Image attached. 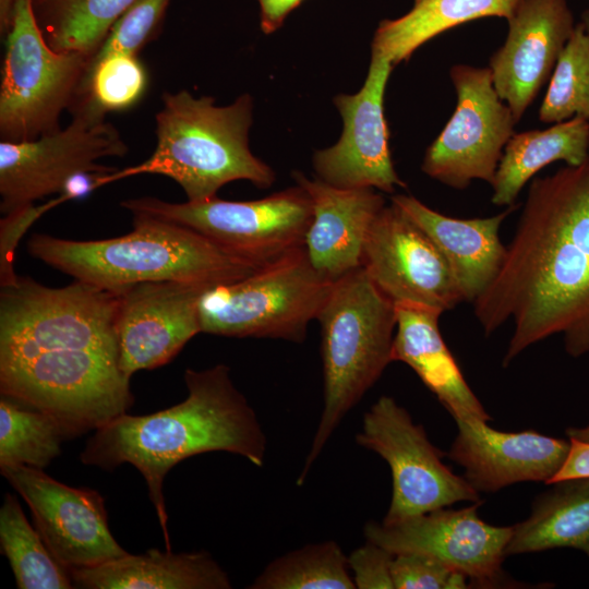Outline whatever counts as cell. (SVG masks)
<instances>
[{"label":"cell","mask_w":589,"mask_h":589,"mask_svg":"<svg viewBox=\"0 0 589 589\" xmlns=\"http://www.w3.org/2000/svg\"><path fill=\"white\" fill-rule=\"evenodd\" d=\"M118 301L117 290L76 279L2 286L1 394L56 417L72 437L125 413L134 398L118 362Z\"/></svg>","instance_id":"obj_1"},{"label":"cell","mask_w":589,"mask_h":589,"mask_svg":"<svg viewBox=\"0 0 589 589\" xmlns=\"http://www.w3.org/2000/svg\"><path fill=\"white\" fill-rule=\"evenodd\" d=\"M472 304L486 335L514 322L504 366L555 334L572 357L589 352V158L532 180L503 264Z\"/></svg>","instance_id":"obj_2"},{"label":"cell","mask_w":589,"mask_h":589,"mask_svg":"<svg viewBox=\"0 0 589 589\" xmlns=\"http://www.w3.org/2000/svg\"><path fill=\"white\" fill-rule=\"evenodd\" d=\"M187 398L145 416H118L86 442L84 465L111 471L128 462L144 477L149 498L170 550L163 484L181 460L207 453L228 452L261 467L267 438L244 395L236 387L226 364L205 370L187 369Z\"/></svg>","instance_id":"obj_3"},{"label":"cell","mask_w":589,"mask_h":589,"mask_svg":"<svg viewBox=\"0 0 589 589\" xmlns=\"http://www.w3.org/2000/svg\"><path fill=\"white\" fill-rule=\"evenodd\" d=\"M133 230L101 240H69L35 233L28 253L74 279L118 290L145 281H178L213 288L242 279L261 265L200 232L145 214H132Z\"/></svg>","instance_id":"obj_4"},{"label":"cell","mask_w":589,"mask_h":589,"mask_svg":"<svg viewBox=\"0 0 589 589\" xmlns=\"http://www.w3.org/2000/svg\"><path fill=\"white\" fill-rule=\"evenodd\" d=\"M253 100L249 94L227 106L187 91L165 93L156 115L157 145L144 161L99 179V187L139 175H163L177 182L188 201L217 195L225 184L247 180L266 189L274 170L249 146Z\"/></svg>","instance_id":"obj_5"},{"label":"cell","mask_w":589,"mask_h":589,"mask_svg":"<svg viewBox=\"0 0 589 589\" xmlns=\"http://www.w3.org/2000/svg\"><path fill=\"white\" fill-rule=\"evenodd\" d=\"M316 321L321 327L324 406L297 478L299 486L342 419L393 362L396 310L359 267L334 283Z\"/></svg>","instance_id":"obj_6"},{"label":"cell","mask_w":589,"mask_h":589,"mask_svg":"<svg viewBox=\"0 0 589 589\" xmlns=\"http://www.w3.org/2000/svg\"><path fill=\"white\" fill-rule=\"evenodd\" d=\"M333 285L313 267L304 247L292 250L242 279L205 290L201 332L302 342Z\"/></svg>","instance_id":"obj_7"},{"label":"cell","mask_w":589,"mask_h":589,"mask_svg":"<svg viewBox=\"0 0 589 589\" xmlns=\"http://www.w3.org/2000/svg\"><path fill=\"white\" fill-rule=\"evenodd\" d=\"M92 58L57 51L46 41L32 0H14L0 86V137L26 142L60 129V116L81 98Z\"/></svg>","instance_id":"obj_8"},{"label":"cell","mask_w":589,"mask_h":589,"mask_svg":"<svg viewBox=\"0 0 589 589\" xmlns=\"http://www.w3.org/2000/svg\"><path fill=\"white\" fill-rule=\"evenodd\" d=\"M131 214H145L191 228L251 262L263 265L304 247L313 217L306 191L297 184L254 201L170 203L143 196L121 202Z\"/></svg>","instance_id":"obj_9"},{"label":"cell","mask_w":589,"mask_h":589,"mask_svg":"<svg viewBox=\"0 0 589 589\" xmlns=\"http://www.w3.org/2000/svg\"><path fill=\"white\" fill-rule=\"evenodd\" d=\"M64 129L26 142H0V209L8 214L44 196L60 194L67 180L82 171L113 172L98 163L123 157L128 145L105 112L79 101Z\"/></svg>","instance_id":"obj_10"},{"label":"cell","mask_w":589,"mask_h":589,"mask_svg":"<svg viewBox=\"0 0 589 589\" xmlns=\"http://www.w3.org/2000/svg\"><path fill=\"white\" fill-rule=\"evenodd\" d=\"M358 445L378 454L389 466L393 493L383 524L393 525L454 503H479V493L443 461L444 454L422 425L389 396H381L364 413Z\"/></svg>","instance_id":"obj_11"},{"label":"cell","mask_w":589,"mask_h":589,"mask_svg":"<svg viewBox=\"0 0 589 589\" xmlns=\"http://www.w3.org/2000/svg\"><path fill=\"white\" fill-rule=\"evenodd\" d=\"M449 75L457 106L428 147L421 169L457 190L466 189L473 180L492 184L517 121L496 93L489 67L456 64Z\"/></svg>","instance_id":"obj_12"},{"label":"cell","mask_w":589,"mask_h":589,"mask_svg":"<svg viewBox=\"0 0 589 589\" xmlns=\"http://www.w3.org/2000/svg\"><path fill=\"white\" fill-rule=\"evenodd\" d=\"M0 469L27 503L48 550L69 573L128 554L111 534L97 491L69 486L26 465Z\"/></svg>","instance_id":"obj_13"},{"label":"cell","mask_w":589,"mask_h":589,"mask_svg":"<svg viewBox=\"0 0 589 589\" xmlns=\"http://www.w3.org/2000/svg\"><path fill=\"white\" fill-rule=\"evenodd\" d=\"M480 502L460 509L437 508L393 525L369 521L366 541L393 554L419 553L462 573L480 587L504 580L502 562L513 526L496 527L478 515Z\"/></svg>","instance_id":"obj_14"},{"label":"cell","mask_w":589,"mask_h":589,"mask_svg":"<svg viewBox=\"0 0 589 589\" xmlns=\"http://www.w3.org/2000/svg\"><path fill=\"white\" fill-rule=\"evenodd\" d=\"M361 267L394 304L417 303L446 312L462 302L436 244L393 203L370 227Z\"/></svg>","instance_id":"obj_15"},{"label":"cell","mask_w":589,"mask_h":589,"mask_svg":"<svg viewBox=\"0 0 589 589\" xmlns=\"http://www.w3.org/2000/svg\"><path fill=\"white\" fill-rule=\"evenodd\" d=\"M393 67L388 59L372 52L360 91L334 98L344 130L336 144L313 156L320 180L338 188H371L386 193L406 187L394 168L384 115L385 88Z\"/></svg>","instance_id":"obj_16"},{"label":"cell","mask_w":589,"mask_h":589,"mask_svg":"<svg viewBox=\"0 0 589 589\" xmlns=\"http://www.w3.org/2000/svg\"><path fill=\"white\" fill-rule=\"evenodd\" d=\"M208 288L178 281H145L118 289V362L129 378L170 362L201 333L199 304Z\"/></svg>","instance_id":"obj_17"},{"label":"cell","mask_w":589,"mask_h":589,"mask_svg":"<svg viewBox=\"0 0 589 589\" xmlns=\"http://www.w3.org/2000/svg\"><path fill=\"white\" fill-rule=\"evenodd\" d=\"M490 59L493 86L518 122L550 80L575 21L567 0H522Z\"/></svg>","instance_id":"obj_18"},{"label":"cell","mask_w":589,"mask_h":589,"mask_svg":"<svg viewBox=\"0 0 589 589\" xmlns=\"http://www.w3.org/2000/svg\"><path fill=\"white\" fill-rule=\"evenodd\" d=\"M480 419L457 420L458 434L447 456L465 469L478 492H495L513 483L546 484L565 462L570 441L528 430L501 432Z\"/></svg>","instance_id":"obj_19"},{"label":"cell","mask_w":589,"mask_h":589,"mask_svg":"<svg viewBox=\"0 0 589 589\" xmlns=\"http://www.w3.org/2000/svg\"><path fill=\"white\" fill-rule=\"evenodd\" d=\"M292 176L312 202L313 217L304 243L310 262L335 283L361 267L366 235L385 200L375 189L338 188L299 171Z\"/></svg>","instance_id":"obj_20"},{"label":"cell","mask_w":589,"mask_h":589,"mask_svg":"<svg viewBox=\"0 0 589 589\" xmlns=\"http://www.w3.org/2000/svg\"><path fill=\"white\" fill-rule=\"evenodd\" d=\"M392 203L432 239L449 266L462 302L473 303L503 264L506 247L500 239V227L513 206L492 217L459 219L411 195H395Z\"/></svg>","instance_id":"obj_21"},{"label":"cell","mask_w":589,"mask_h":589,"mask_svg":"<svg viewBox=\"0 0 589 589\" xmlns=\"http://www.w3.org/2000/svg\"><path fill=\"white\" fill-rule=\"evenodd\" d=\"M392 360L409 365L457 420L491 418L468 386L440 332L442 311L417 303H397Z\"/></svg>","instance_id":"obj_22"},{"label":"cell","mask_w":589,"mask_h":589,"mask_svg":"<svg viewBox=\"0 0 589 589\" xmlns=\"http://www.w3.org/2000/svg\"><path fill=\"white\" fill-rule=\"evenodd\" d=\"M84 589H229L227 573L204 551L175 554L151 549L70 572Z\"/></svg>","instance_id":"obj_23"},{"label":"cell","mask_w":589,"mask_h":589,"mask_svg":"<svg viewBox=\"0 0 589 589\" xmlns=\"http://www.w3.org/2000/svg\"><path fill=\"white\" fill-rule=\"evenodd\" d=\"M589 158V120L574 117L543 130L514 133L493 180L492 203L512 206L525 184L543 167L563 160L579 166Z\"/></svg>","instance_id":"obj_24"},{"label":"cell","mask_w":589,"mask_h":589,"mask_svg":"<svg viewBox=\"0 0 589 589\" xmlns=\"http://www.w3.org/2000/svg\"><path fill=\"white\" fill-rule=\"evenodd\" d=\"M552 484L536 500L530 516L513 526L506 556L573 548L589 557V478Z\"/></svg>","instance_id":"obj_25"},{"label":"cell","mask_w":589,"mask_h":589,"mask_svg":"<svg viewBox=\"0 0 589 589\" xmlns=\"http://www.w3.org/2000/svg\"><path fill=\"white\" fill-rule=\"evenodd\" d=\"M522 0H423L405 15L380 23L372 52L393 65L408 60L424 43L457 25L484 16L509 20Z\"/></svg>","instance_id":"obj_26"},{"label":"cell","mask_w":589,"mask_h":589,"mask_svg":"<svg viewBox=\"0 0 589 589\" xmlns=\"http://www.w3.org/2000/svg\"><path fill=\"white\" fill-rule=\"evenodd\" d=\"M48 45L95 57L116 21L137 0H32Z\"/></svg>","instance_id":"obj_27"},{"label":"cell","mask_w":589,"mask_h":589,"mask_svg":"<svg viewBox=\"0 0 589 589\" xmlns=\"http://www.w3.org/2000/svg\"><path fill=\"white\" fill-rule=\"evenodd\" d=\"M0 543L20 589H70V573L48 550L25 517L15 496L5 494L0 508Z\"/></svg>","instance_id":"obj_28"},{"label":"cell","mask_w":589,"mask_h":589,"mask_svg":"<svg viewBox=\"0 0 589 589\" xmlns=\"http://www.w3.org/2000/svg\"><path fill=\"white\" fill-rule=\"evenodd\" d=\"M72 437L56 417L9 398L0 400V466L26 465L43 469L61 454Z\"/></svg>","instance_id":"obj_29"},{"label":"cell","mask_w":589,"mask_h":589,"mask_svg":"<svg viewBox=\"0 0 589 589\" xmlns=\"http://www.w3.org/2000/svg\"><path fill=\"white\" fill-rule=\"evenodd\" d=\"M250 589H356L348 556L333 540L310 543L272 561Z\"/></svg>","instance_id":"obj_30"},{"label":"cell","mask_w":589,"mask_h":589,"mask_svg":"<svg viewBox=\"0 0 589 589\" xmlns=\"http://www.w3.org/2000/svg\"><path fill=\"white\" fill-rule=\"evenodd\" d=\"M574 117L589 120V9L575 23L557 58L539 110L544 123Z\"/></svg>","instance_id":"obj_31"},{"label":"cell","mask_w":589,"mask_h":589,"mask_svg":"<svg viewBox=\"0 0 589 589\" xmlns=\"http://www.w3.org/2000/svg\"><path fill=\"white\" fill-rule=\"evenodd\" d=\"M146 82L136 56L111 53L92 62L80 100L89 101L105 113L125 110L142 97Z\"/></svg>","instance_id":"obj_32"},{"label":"cell","mask_w":589,"mask_h":589,"mask_svg":"<svg viewBox=\"0 0 589 589\" xmlns=\"http://www.w3.org/2000/svg\"><path fill=\"white\" fill-rule=\"evenodd\" d=\"M169 1L137 0L112 25L92 62L117 52L136 56L161 21Z\"/></svg>","instance_id":"obj_33"},{"label":"cell","mask_w":589,"mask_h":589,"mask_svg":"<svg viewBox=\"0 0 589 589\" xmlns=\"http://www.w3.org/2000/svg\"><path fill=\"white\" fill-rule=\"evenodd\" d=\"M392 578L396 589L468 588V577L419 553L394 554Z\"/></svg>","instance_id":"obj_34"},{"label":"cell","mask_w":589,"mask_h":589,"mask_svg":"<svg viewBox=\"0 0 589 589\" xmlns=\"http://www.w3.org/2000/svg\"><path fill=\"white\" fill-rule=\"evenodd\" d=\"M68 199L59 194L43 205L34 204L14 209L4 215L0 221V286H7L16 280L14 272L15 249L27 229L46 212L67 202Z\"/></svg>","instance_id":"obj_35"},{"label":"cell","mask_w":589,"mask_h":589,"mask_svg":"<svg viewBox=\"0 0 589 589\" xmlns=\"http://www.w3.org/2000/svg\"><path fill=\"white\" fill-rule=\"evenodd\" d=\"M394 554L366 541L348 556L352 579L358 589H394L392 561Z\"/></svg>","instance_id":"obj_36"},{"label":"cell","mask_w":589,"mask_h":589,"mask_svg":"<svg viewBox=\"0 0 589 589\" xmlns=\"http://www.w3.org/2000/svg\"><path fill=\"white\" fill-rule=\"evenodd\" d=\"M570 448L565 462L549 484L577 478H589V443L569 438Z\"/></svg>","instance_id":"obj_37"},{"label":"cell","mask_w":589,"mask_h":589,"mask_svg":"<svg viewBox=\"0 0 589 589\" xmlns=\"http://www.w3.org/2000/svg\"><path fill=\"white\" fill-rule=\"evenodd\" d=\"M303 0H259L261 28L265 34L277 31L288 14Z\"/></svg>","instance_id":"obj_38"},{"label":"cell","mask_w":589,"mask_h":589,"mask_svg":"<svg viewBox=\"0 0 589 589\" xmlns=\"http://www.w3.org/2000/svg\"><path fill=\"white\" fill-rule=\"evenodd\" d=\"M105 173L110 172H77L67 180L60 194L64 195L68 201L85 197L93 191L100 188L99 179Z\"/></svg>","instance_id":"obj_39"},{"label":"cell","mask_w":589,"mask_h":589,"mask_svg":"<svg viewBox=\"0 0 589 589\" xmlns=\"http://www.w3.org/2000/svg\"><path fill=\"white\" fill-rule=\"evenodd\" d=\"M14 0H0V23L1 31L5 32L9 28L11 11Z\"/></svg>","instance_id":"obj_40"},{"label":"cell","mask_w":589,"mask_h":589,"mask_svg":"<svg viewBox=\"0 0 589 589\" xmlns=\"http://www.w3.org/2000/svg\"><path fill=\"white\" fill-rule=\"evenodd\" d=\"M566 434L568 438L577 440L584 443H589V426L568 428L566 429Z\"/></svg>","instance_id":"obj_41"},{"label":"cell","mask_w":589,"mask_h":589,"mask_svg":"<svg viewBox=\"0 0 589 589\" xmlns=\"http://www.w3.org/2000/svg\"><path fill=\"white\" fill-rule=\"evenodd\" d=\"M421 1H423V0H414V4H416V3H419V2H421Z\"/></svg>","instance_id":"obj_42"}]
</instances>
